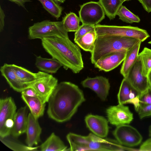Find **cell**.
<instances>
[{
    "label": "cell",
    "instance_id": "1",
    "mask_svg": "<svg viewBox=\"0 0 151 151\" xmlns=\"http://www.w3.org/2000/svg\"><path fill=\"white\" fill-rule=\"evenodd\" d=\"M85 101L84 94L76 84L63 81L58 83L48 101V117L56 122L70 120Z\"/></svg>",
    "mask_w": 151,
    "mask_h": 151
},
{
    "label": "cell",
    "instance_id": "2",
    "mask_svg": "<svg viewBox=\"0 0 151 151\" xmlns=\"http://www.w3.org/2000/svg\"><path fill=\"white\" fill-rule=\"evenodd\" d=\"M42 46L52 58L58 60L66 70L77 73L84 67L80 49L69 38L55 37L43 38Z\"/></svg>",
    "mask_w": 151,
    "mask_h": 151
},
{
    "label": "cell",
    "instance_id": "3",
    "mask_svg": "<svg viewBox=\"0 0 151 151\" xmlns=\"http://www.w3.org/2000/svg\"><path fill=\"white\" fill-rule=\"evenodd\" d=\"M66 137L70 151L135 150L121 145L116 139L100 137L92 133L85 136L70 132Z\"/></svg>",
    "mask_w": 151,
    "mask_h": 151
},
{
    "label": "cell",
    "instance_id": "4",
    "mask_svg": "<svg viewBox=\"0 0 151 151\" xmlns=\"http://www.w3.org/2000/svg\"><path fill=\"white\" fill-rule=\"evenodd\" d=\"M140 42L138 39L131 37L108 35H98L94 49L91 53V62L94 64L99 59L113 52L128 50Z\"/></svg>",
    "mask_w": 151,
    "mask_h": 151
},
{
    "label": "cell",
    "instance_id": "5",
    "mask_svg": "<svg viewBox=\"0 0 151 151\" xmlns=\"http://www.w3.org/2000/svg\"><path fill=\"white\" fill-rule=\"evenodd\" d=\"M55 37L69 38L68 32L65 29L62 21L53 22L45 20L35 23L29 28L28 38L30 40H42Z\"/></svg>",
    "mask_w": 151,
    "mask_h": 151
},
{
    "label": "cell",
    "instance_id": "6",
    "mask_svg": "<svg viewBox=\"0 0 151 151\" xmlns=\"http://www.w3.org/2000/svg\"><path fill=\"white\" fill-rule=\"evenodd\" d=\"M97 35H108L133 37L142 42L150 37L146 30L137 27L98 24L95 26Z\"/></svg>",
    "mask_w": 151,
    "mask_h": 151
},
{
    "label": "cell",
    "instance_id": "7",
    "mask_svg": "<svg viewBox=\"0 0 151 151\" xmlns=\"http://www.w3.org/2000/svg\"><path fill=\"white\" fill-rule=\"evenodd\" d=\"M17 106L11 97L0 100V137L11 134L17 112Z\"/></svg>",
    "mask_w": 151,
    "mask_h": 151
},
{
    "label": "cell",
    "instance_id": "8",
    "mask_svg": "<svg viewBox=\"0 0 151 151\" xmlns=\"http://www.w3.org/2000/svg\"><path fill=\"white\" fill-rule=\"evenodd\" d=\"M79 14L82 24L95 26L104 19L105 14L99 2L91 1L80 6Z\"/></svg>",
    "mask_w": 151,
    "mask_h": 151
},
{
    "label": "cell",
    "instance_id": "9",
    "mask_svg": "<svg viewBox=\"0 0 151 151\" xmlns=\"http://www.w3.org/2000/svg\"><path fill=\"white\" fill-rule=\"evenodd\" d=\"M112 134L120 144L129 147L139 145L143 139L142 135L138 130L129 124L116 127Z\"/></svg>",
    "mask_w": 151,
    "mask_h": 151
},
{
    "label": "cell",
    "instance_id": "10",
    "mask_svg": "<svg viewBox=\"0 0 151 151\" xmlns=\"http://www.w3.org/2000/svg\"><path fill=\"white\" fill-rule=\"evenodd\" d=\"M106 113L109 122L116 127L129 124L134 119L129 107L122 104L109 106L106 109Z\"/></svg>",
    "mask_w": 151,
    "mask_h": 151
},
{
    "label": "cell",
    "instance_id": "11",
    "mask_svg": "<svg viewBox=\"0 0 151 151\" xmlns=\"http://www.w3.org/2000/svg\"><path fill=\"white\" fill-rule=\"evenodd\" d=\"M125 78L140 95L150 87L148 77L142 74L141 62L138 56Z\"/></svg>",
    "mask_w": 151,
    "mask_h": 151
},
{
    "label": "cell",
    "instance_id": "12",
    "mask_svg": "<svg viewBox=\"0 0 151 151\" xmlns=\"http://www.w3.org/2000/svg\"><path fill=\"white\" fill-rule=\"evenodd\" d=\"M58 80L50 74L36 82L30 86L35 91L45 103L49 99L58 84Z\"/></svg>",
    "mask_w": 151,
    "mask_h": 151
},
{
    "label": "cell",
    "instance_id": "13",
    "mask_svg": "<svg viewBox=\"0 0 151 151\" xmlns=\"http://www.w3.org/2000/svg\"><path fill=\"white\" fill-rule=\"evenodd\" d=\"M81 84L83 87L93 91L102 101L106 100L110 87L108 78L102 76L88 77L81 82Z\"/></svg>",
    "mask_w": 151,
    "mask_h": 151
},
{
    "label": "cell",
    "instance_id": "14",
    "mask_svg": "<svg viewBox=\"0 0 151 151\" xmlns=\"http://www.w3.org/2000/svg\"><path fill=\"white\" fill-rule=\"evenodd\" d=\"M85 121L87 127L93 134L103 138L108 135L109 121L104 116L89 114L85 116Z\"/></svg>",
    "mask_w": 151,
    "mask_h": 151
},
{
    "label": "cell",
    "instance_id": "15",
    "mask_svg": "<svg viewBox=\"0 0 151 151\" xmlns=\"http://www.w3.org/2000/svg\"><path fill=\"white\" fill-rule=\"evenodd\" d=\"M128 50L113 52L99 59L94 64L100 70L109 71L118 67L124 60Z\"/></svg>",
    "mask_w": 151,
    "mask_h": 151
},
{
    "label": "cell",
    "instance_id": "16",
    "mask_svg": "<svg viewBox=\"0 0 151 151\" xmlns=\"http://www.w3.org/2000/svg\"><path fill=\"white\" fill-rule=\"evenodd\" d=\"M42 129L39 124L38 119L30 113L28 115V123L26 133V142L27 146L33 147L40 142V136Z\"/></svg>",
    "mask_w": 151,
    "mask_h": 151
},
{
    "label": "cell",
    "instance_id": "17",
    "mask_svg": "<svg viewBox=\"0 0 151 151\" xmlns=\"http://www.w3.org/2000/svg\"><path fill=\"white\" fill-rule=\"evenodd\" d=\"M12 65L20 81L27 88L49 74L40 71L34 73L22 67L14 64Z\"/></svg>",
    "mask_w": 151,
    "mask_h": 151
},
{
    "label": "cell",
    "instance_id": "18",
    "mask_svg": "<svg viewBox=\"0 0 151 151\" xmlns=\"http://www.w3.org/2000/svg\"><path fill=\"white\" fill-rule=\"evenodd\" d=\"M27 106H25L17 111L11 134L15 138L18 137L26 132L28 123Z\"/></svg>",
    "mask_w": 151,
    "mask_h": 151
},
{
    "label": "cell",
    "instance_id": "19",
    "mask_svg": "<svg viewBox=\"0 0 151 151\" xmlns=\"http://www.w3.org/2000/svg\"><path fill=\"white\" fill-rule=\"evenodd\" d=\"M0 70L10 86L15 91L21 93L27 88L19 79L12 64L4 63L1 67Z\"/></svg>",
    "mask_w": 151,
    "mask_h": 151
},
{
    "label": "cell",
    "instance_id": "20",
    "mask_svg": "<svg viewBox=\"0 0 151 151\" xmlns=\"http://www.w3.org/2000/svg\"><path fill=\"white\" fill-rule=\"evenodd\" d=\"M140 95L130 85L125 78L122 80L117 95L118 104H130L131 102Z\"/></svg>",
    "mask_w": 151,
    "mask_h": 151
},
{
    "label": "cell",
    "instance_id": "21",
    "mask_svg": "<svg viewBox=\"0 0 151 151\" xmlns=\"http://www.w3.org/2000/svg\"><path fill=\"white\" fill-rule=\"evenodd\" d=\"M21 98L29 108L31 113L35 118L38 119L43 115L46 103L41 98L22 94Z\"/></svg>",
    "mask_w": 151,
    "mask_h": 151
},
{
    "label": "cell",
    "instance_id": "22",
    "mask_svg": "<svg viewBox=\"0 0 151 151\" xmlns=\"http://www.w3.org/2000/svg\"><path fill=\"white\" fill-rule=\"evenodd\" d=\"M35 65L40 71L47 73H55L62 65L56 59L52 58H48L41 56L36 57Z\"/></svg>",
    "mask_w": 151,
    "mask_h": 151
},
{
    "label": "cell",
    "instance_id": "23",
    "mask_svg": "<svg viewBox=\"0 0 151 151\" xmlns=\"http://www.w3.org/2000/svg\"><path fill=\"white\" fill-rule=\"evenodd\" d=\"M142 42L138 43L128 50L120 69V73L124 78L127 76L131 67L136 61Z\"/></svg>",
    "mask_w": 151,
    "mask_h": 151
},
{
    "label": "cell",
    "instance_id": "24",
    "mask_svg": "<svg viewBox=\"0 0 151 151\" xmlns=\"http://www.w3.org/2000/svg\"><path fill=\"white\" fill-rule=\"evenodd\" d=\"M67 147L60 138L54 132L40 146V150L42 151H67Z\"/></svg>",
    "mask_w": 151,
    "mask_h": 151
},
{
    "label": "cell",
    "instance_id": "25",
    "mask_svg": "<svg viewBox=\"0 0 151 151\" xmlns=\"http://www.w3.org/2000/svg\"><path fill=\"white\" fill-rule=\"evenodd\" d=\"M97 36L94 30L87 33L74 42L84 51L91 53L94 49Z\"/></svg>",
    "mask_w": 151,
    "mask_h": 151
},
{
    "label": "cell",
    "instance_id": "26",
    "mask_svg": "<svg viewBox=\"0 0 151 151\" xmlns=\"http://www.w3.org/2000/svg\"><path fill=\"white\" fill-rule=\"evenodd\" d=\"M105 14L110 20L114 19L123 2L120 0H99Z\"/></svg>",
    "mask_w": 151,
    "mask_h": 151
},
{
    "label": "cell",
    "instance_id": "27",
    "mask_svg": "<svg viewBox=\"0 0 151 151\" xmlns=\"http://www.w3.org/2000/svg\"><path fill=\"white\" fill-rule=\"evenodd\" d=\"M10 135L2 137H0L1 141L10 149L14 151H28L37 150L38 147H29L26 145L14 139L13 137H10Z\"/></svg>",
    "mask_w": 151,
    "mask_h": 151
},
{
    "label": "cell",
    "instance_id": "28",
    "mask_svg": "<svg viewBox=\"0 0 151 151\" xmlns=\"http://www.w3.org/2000/svg\"><path fill=\"white\" fill-rule=\"evenodd\" d=\"M64 26L68 32H76L80 27L79 17L74 13L70 12L66 14L62 21Z\"/></svg>",
    "mask_w": 151,
    "mask_h": 151
},
{
    "label": "cell",
    "instance_id": "29",
    "mask_svg": "<svg viewBox=\"0 0 151 151\" xmlns=\"http://www.w3.org/2000/svg\"><path fill=\"white\" fill-rule=\"evenodd\" d=\"M138 56L141 62L142 74L148 77L151 70V49L145 47Z\"/></svg>",
    "mask_w": 151,
    "mask_h": 151
},
{
    "label": "cell",
    "instance_id": "30",
    "mask_svg": "<svg viewBox=\"0 0 151 151\" xmlns=\"http://www.w3.org/2000/svg\"><path fill=\"white\" fill-rule=\"evenodd\" d=\"M43 8L52 16L58 19L62 14L63 8L54 0H38Z\"/></svg>",
    "mask_w": 151,
    "mask_h": 151
},
{
    "label": "cell",
    "instance_id": "31",
    "mask_svg": "<svg viewBox=\"0 0 151 151\" xmlns=\"http://www.w3.org/2000/svg\"><path fill=\"white\" fill-rule=\"evenodd\" d=\"M116 15L119 16V19L127 23H139L140 21L138 16L133 13L122 5L118 10Z\"/></svg>",
    "mask_w": 151,
    "mask_h": 151
},
{
    "label": "cell",
    "instance_id": "32",
    "mask_svg": "<svg viewBox=\"0 0 151 151\" xmlns=\"http://www.w3.org/2000/svg\"><path fill=\"white\" fill-rule=\"evenodd\" d=\"M95 30V26L82 24L75 32L74 41L87 33Z\"/></svg>",
    "mask_w": 151,
    "mask_h": 151
},
{
    "label": "cell",
    "instance_id": "33",
    "mask_svg": "<svg viewBox=\"0 0 151 151\" xmlns=\"http://www.w3.org/2000/svg\"><path fill=\"white\" fill-rule=\"evenodd\" d=\"M140 106H144L151 104V87L150 86L139 96Z\"/></svg>",
    "mask_w": 151,
    "mask_h": 151
},
{
    "label": "cell",
    "instance_id": "34",
    "mask_svg": "<svg viewBox=\"0 0 151 151\" xmlns=\"http://www.w3.org/2000/svg\"><path fill=\"white\" fill-rule=\"evenodd\" d=\"M137 112L138 116L141 119L151 116V104L140 107Z\"/></svg>",
    "mask_w": 151,
    "mask_h": 151
},
{
    "label": "cell",
    "instance_id": "35",
    "mask_svg": "<svg viewBox=\"0 0 151 151\" xmlns=\"http://www.w3.org/2000/svg\"><path fill=\"white\" fill-rule=\"evenodd\" d=\"M138 151H151V137L146 140L141 144Z\"/></svg>",
    "mask_w": 151,
    "mask_h": 151
},
{
    "label": "cell",
    "instance_id": "36",
    "mask_svg": "<svg viewBox=\"0 0 151 151\" xmlns=\"http://www.w3.org/2000/svg\"><path fill=\"white\" fill-rule=\"evenodd\" d=\"M21 93V94L29 96L39 97L35 90L31 86L25 88Z\"/></svg>",
    "mask_w": 151,
    "mask_h": 151
},
{
    "label": "cell",
    "instance_id": "37",
    "mask_svg": "<svg viewBox=\"0 0 151 151\" xmlns=\"http://www.w3.org/2000/svg\"><path fill=\"white\" fill-rule=\"evenodd\" d=\"M145 10L148 13L151 12V0H138Z\"/></svg>",
    "mask_w": 151,
    "mask_h": 151
},
{
    "label": "cell",
    "instance_id": "38",
    "mask_svg": "<svg viewBox=\"0 0 151 151\" xmlns=\"http://www.w3.org/2000/svg\"><path fill=\"white\" fill-rule=\"evenodd\" d=\"M5 15L4 12L2 9L1 6L0 7V32H1L3 30L4 26V18Z\"/></svg>",
    "mask_w": 151,
    "mask_h": 151
},
{
    "label": "cell",
    "instance_id": "39",
    "mask_svg": "<svg viewBox=\"0 0 151 151\" xmlns=\"http://www.w3.org/2000/svg\"><path fill=\"white\" fill-rule=\"evenodd\" d=\"M12 2H14L19 6H21L25 8L24 4L26 2H30V0H8Z\"/></svg>",
    "mask_w": 151,
    "mask_h": 151
},
{
    "label": "cell",
    "instance_id": "40",
    "mask_svg": "<svg viewBox=\"0 0 151 151\" xmlns=\"http://www.w3.org/2000/svg\"><path fill=\"white\" fill-rule=\"evenodd\" d=\"M148 78L150 86L151 87V70L150 72L148 74Z\"/></svg>",
    "mask_w": 151,
    "mask_h": 151
},
{
    "label": "cell",
    "instance_id": "41",
    "mask_svg": "<svg viewBox=\"0 0 151 151\" xmlns=\"http://www.w3.org/2000/svg\"><path fill=\"white\" fill-rule=\"evenodd\" d=\"M55 2L58 4L63 3L65 1V0H54Z\"/></svg>",
    "mask_w": 151,
    "mask_h": 151
},
{
    "label": "cell",
    "instance_id": "42",
    "mask_svg": "<svg viewBox=\"0 0 151 151\" xmlns=\"http://www.w3.org/2000/svg\"><path fill=\"white\" fill-rule=\"evenodd\" d=\"M148 134L150 137H151V125H150L148 128Z\"/></svg>",
    "mask_w": 151,
    "mask_h": 151
},
{
    "label": "cell",
    "instance_id": "43",
    "mask_svg": "<svg viewBox=\"0 0 151 151\" xmlns=\"http://www.w3.org/2000/svg\"><path fill=\"white\" fill-rule=\"evenodd\" d=\"M121 1H122L123 3L124 2V1H130L131 0H120Z\"/></svg>",
    "mask_w": 151,
    "mask_h": 151
},
{
    "label": "cell",
    "instance_id": "44",
    "mask_svg": "<svg viewBox=\"0 0 151 151\" xmlns=\"http://www.w3.org/2000/svg\"><path fill=\"white\" fill-rule=\"evenodd\" d=\"M148 43L149 44H151V41H149V42H148Z\"/></svg>",
    "mask_w": 151,
    "mask_h": 151
}]
</instances>
